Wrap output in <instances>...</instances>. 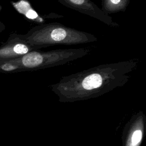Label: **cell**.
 I'll list each match as a JSON object with an SVG mask.
<instances>
[{"label": "cell", "instance_id": "1", "mask_svg": "<svg viewBox=\"0 0 146 146\" xmlns=\"http://www.w3.org/2000/svg\"><path fill=\"white\" fill-rule=\"evenodd\" d=\"M138 63L134 58L100 64L64 76L50 87L61 103L95 98L125 84Z\"/></svg>", "mask_w": 146, "mask_h": 146}, {"label": "cell", "instance_id": "2", "mask_svg": "<svg viewBox=\"0 0 146 146\" xmlns=\"http://www.w3.org/2000/svg\"><path fill=\"white\" fill-rule=\"evenodd\" d=\"M26 40L36 50L54 45H74L94 42L98 38L92 34L72 29L58 22L40 24L33 28Z\"/></svg>", "mask_w": 146, "mask_h": 146}, {"label": "cell", "instance_id": "3", "mask_svg": "<svg viewBox=\"0 0 146 146\" xmlns=\"http://www.w3.org/2000/svg\"><path fill=\"white\" fill-rule=\"evenodd\" d=\"M91 52L88 47L52 50L47 51H31L23 55L17 62L31 70H40L60 66L83 58Z\"/></svg>", "mask_w": 146, "mask_h": 146}, {"label": "cell", "instance_id": "4", "mask_svg": "<svg viewBox=\"0 0 146 146\" xmlns=\"http://www.w3.org/2000/svg\"><path fill=\"white\" fill-rule=\"evenodd\" d=\"M66 7L73 9L95 19H96L108 26L117 27L119 25L111 17L104 13L91 0H57Z\"/></svg>", "mask_w": 146, "mask_h": 146}, {"label": "cell", "instance_id": "5", "mask_svg": "<svg viewBox=\"0 0 146 146\" xmlns=\"http://www.w3.org/2000/svg\"><path fill=\"white\" fill-rule=\"evenodd\" d=\"M146 116L143 111L133 115L123 130V146H140L145 130Z\"/></svg>", "mask_w": 146, "mask_h": 146}, {"label": "cell", "instance_id": "6", "mask_svg": "<svg viewBox=\"0 0 146 146\" xmlns=\"http://www.w3.org/2000/svg\"><path fill=\"white\" fill-rule=\"evenodd\" d=\"M15 8L19 11V12L24 14L27 18L36 20V21L41 24L44 22L43 18L39 16L38 13L31 7L28 2L23 0L21 1L15 5Z\"/></svg>", "mask_w": 146, "mask_h": 146}, {"label": "cell", "instance_id": "7", "mask_svg": "<svg viewBox=\"0 0 146 146\" xmlns=\"http://www.w3.org/2000/svg\"><path fill=\"white\" fill-rule=\"evenodd\" d=\"M18 68L17 65H13L11 64H5L2 66V68L5 71H12Z\"/></svg>", "mask_w": 146, "mask_h": 146}]
</instances>
